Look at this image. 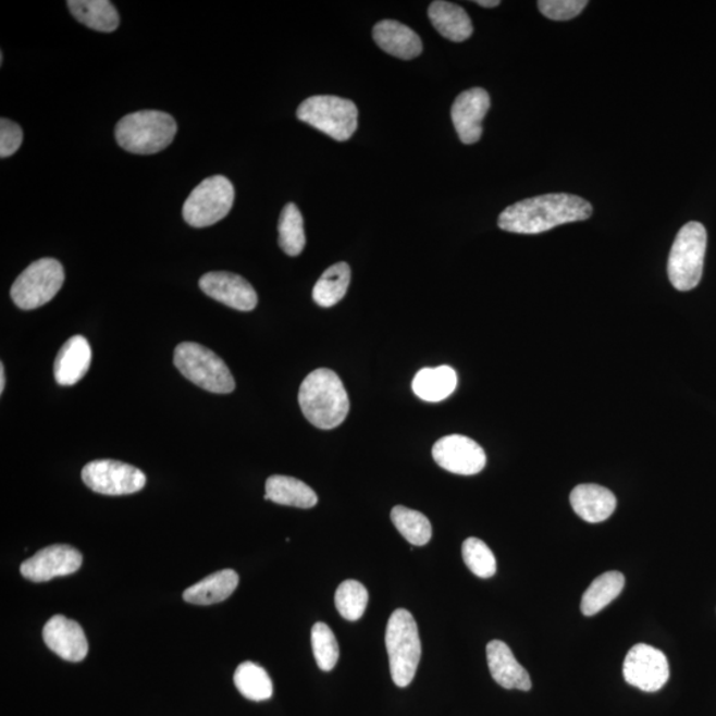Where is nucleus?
Returning a JSON list of instances; mask_svg holds the SVG:
<instances>
[{
	"label": "nucleus",
	"instance_id": "obj_1",
	"mask_svg": "<svg viewBox=\"0 0 716 716\" xmlns=\"http://www.w3.org/2000/svg\"><path fill=\"white\" fill-rule=\"evenodd\" d=\"M592 212V205L581 197L545 194L508 206L499 215L497 224L503 232L535 235L561 224L587 221Z\"/></svg>",
	"mask_w": 716,
	"mask_h": 716
},
{
	"label": "nucleus",
	"instance_id": "obj_2",
	"mask_svg": "<svg viewBox=\"0 0 716 716\" xmlns=\"http://www.w3.org/2000/svg\"><path fill=\"white\" fill-rule=\"evenodd\" d=\"M303 415L314 428L332 430L345 421L349 412L347 390L333 370L320 368L308 374L300 386Z\"/></svg>",
	"mask_w": 716,
	"mask_h": 716
},
{
	"label": "nucleus",
	"instance_id": "obj_3",
	"mask_svg": "<svg viewBox=\"0 0 716 716\" xmlns=\"http://www.w3.org/2000/svg\"><path fill=\"white\" fill-rule=\"evenodd\" d=\"M114 132L120 147L129 153L156 155L173 143L177 123L165 112L139 111L121 119Z\"/></svg>",
	"mask_w": 716,
	"mask_h": 716
},
{
	"label": "nucleus",
	"instance_id": "obj_4",
	"mask_svg": "<svg viewBox=\"0 0 716 716\" xmlns=\"http://www.w3.org/2000/svg\"><path fill=\"white\" fill-rule=\"evenodd\" d=\"M385 642L393 682L398 688H408L416 677L422 654L420 632L410 612H393L387 621Z\"/></svg>",
	"mask_w": 716,
	"mask_h": 716
},
{
	"label": "nucleus",
	"instance_id": "obj_5",
	"mask_svg": "<svg viewBox=\"0 0 716 716\" xmlns=\"http://www.w3.org/2000/svg\"><path fill=\"white\" fill-rule=\"evenodd\" d=\"M707 247V233L700 222H689L672 243L667 274L672 287L681 293L700 284Z\"/></svg>",
	"mask_w": 716,
	"mask_h": 716
},
{
	"label": "nucleus",
	"instance_id": "obj_6",
	"mask_svg": "<svg viewBox=\"0 0 716 716\" xmlns=\"http://www.w3.org/2000/svg\"><path fill=\"white\" fill-rule=\"evenodd\" d=\"M174 363L184 378L203 391L227 394L235 390V381L226 362L203 345L180 344L174 350Z\"/></svg>",
	"mask_w": 716,
	"mask_h": 716
},
{
	"label": "nucleus",
	"instance_id": "obj_7",
	"mask_svg": "<svg viewBox=\"0 0 716 716\" xmlns=\"http://www.w3.org/2000/svg\"><path fill=\"white\" fill-rule=\"evenodd\" d=\"M296 116L340 143L348 141L358 126L355 102L337 96L309 97L297 108Z\"/></svg>",
	"mask_w": 716,
	"mask_h": 716
},
{
	"label": "nucleus",
	"instance_id": "obj_8",
	"mask_svg": "<svg viewBox=\"0 0 716 716\" xmlns=\"http://www.w3.org/2000/svg\"><path fill=\"white\" fill-rule=\"evenodd\" d=\"M235 190L223 175L206 178L184 205V220L192 227L203 229L223 220L232 211Z\"/></svg>",
	"mask_w": 716,
	"mask_h": 716
},
{
	"label": "nucleus",
	"instance_id": "obj_9",
	"mask_svg": "<svg viewBox=\"0 0 716 716\" xmlns=\"http://www.w3.org/2000/svg\"><path fill=\"white\" fill-rule=\"evenodd\" d=\"M64 277L63 266L57 259L36 260L12 284V300L26 311L45 306L63 287Z\"/></svg>",
	"mask_w": 716,
	"mask_h": 716
},
{
	"label": "nucleus",
	"instance_id": "obj_10",
	"mask_svg": "<svg viewBox=\"0 0 716 716\" xmlns=\"http://www.w3.org/2000/svg\"><path fill=\"white\" fill-rule=\"evenodd\" d=\"M82 478L95 493L111 496L136 494L147 484V477L137 467L112 459L85 465Z\"/></svg>",
	"mask_w": 716,
	"mask_h": 716
},
{
	"label": "nucleus",
	"instance_id": "obj_11",
	"mask_svg": "<svg viewBox=\"0 0 716 716\" xmlns=\"http://www.w3.org/2000/svg\"><path fill=\"white\" fill-rule=\"evenodd\" d=\"M622 672L625 681L633 688L655 693L669 681V661L658 649L639 643L625 657Z\"/></svg>",
	"mask_w": 716,
	"mask_h": 716
},
{
	"label": "nucleus",
	"instance_id": "obj_12",
	"mask_svg": "<svg viewBox=\"0 0 716 716\" xmlns=\"http://www.w3.org/2000/svg\"><path fill=\"white\" fill-rule=\"evenodd\" d=\"M433 458L443 470L457 476H476L481 472L487 457L474 440L465 435L443 436L433 447Z\"/></svg>",
	"mask_w": 716,
	"mask_h": 716
},
{
	"label": "nucleus",
	"instance_id": "obj_13",
	"mask_svg": "<svg viewBox=\"0 0 716 716\" xmlns=\"http://www.w3.org/2000/svg\"><path fill=\"white\" fill-rule=\"evenodd\" d=\"M82 566L81 551L71 545L54 544L38 551V554L23 561L21 573L29 581L45 582L75 573Z\"/></svg>",
	"mask_w": 716,
	"mask_h": 716
},
{
	"label": "nucleus",
	"instance_id": "obj_14",
	"mask_svg": "<svg viewBox=\"0 0 716 716\" xmlns=\"http://www.w3.org/2000/svg\"><path fill=\"white\" fill-rule=\"evenodd\" d=\"M199 288L211 299L242 312H250L258 305L257 291L245 277L232 272H209L200 277Z\"/></svg>",
	"mask_w": 716,
	"mask_h": 716
},
{
	"label": "nucleus",
	"instance_id": "obj_15",
	"mask_svg": "<svg viewBox=\"0 0 716 716\" xmlns=\"http://www.w3.org/2000/svg\"><path fill=\"white\" fill-rule=\"evenodd\" d=\"M491 106L490 95L483 88H471L460 94L452 107V119L460 141L477 144L482 137L483 120Z\"/></svg>",
	"mask_w": 716,
	"mask_h": 716
},
{
	"label": "nucleus",
	"instance_id": "obj_16",
	"mask_svg": "<svg viewBox=\"0 0 716 716\" xmlns=\"http://www.w3.org/2000/svg\"><path fill=\"white\" fill-rule=\"evenodd\" d=\"M42 640L51 652L70 663H81L87 657L89 645L83 628L62 615L47 621Z\"/></svg>",
	"mask_w": 716,
	"mask_h": 716
},
{
	"label": "nucleus",
	"instance_id": "obj_17",
	"mask_svg": "<svg viewBox=\"0 0 716 716\" xmlns=\"http://www.w3.org/2000/svg\"><path fill=\"white\" fill-rule=\"evenodd\" d=\"M487 664L494 681L507 690L530 691L532 689L531 677L521 666L508 647L507 643L494 640L485 649Z\"/></svg>",
	"mask_w": 716,
	"mask_h": 716
},
{
	"label": "nucleus",
	"instance_id": "obj_18",
	"mask_svg": "<svg viewBox=\"0 0 716 716\" xmlns=\"http://www.w3.org/2000/svg\"><path fill=\"white\" fill-rule=\"evenodd\" d=\"M90 362L92 349L88 340L81 335L71 337L54 360V380L62 386L76 385L88 373Z\"/></svg>",
	"mask_w": 716,
	"mask_h": 716
},
{
	"label": "nucleus",
	"instance_id": "obj_19",
	"mask_svg": "<svg viewBox=\"0 0 716 716\" xmlns=\"http://www.w3.org/2000/svg\"><path fill=\"white\" fill-rule=\"evenodd\" d=\"M573 511L588 523H601L616 511L617 499L610 490L598 484H579L570 493Z\"/></svg>",
	"mask_w": 716,
	"mask_h": 716
},
{
	"label": "nucleus",
	"instance_id": "obj_20",
	"mask_svg": "<svg viewBox=\"0 0 716 716\" xmlns=\"http://www.w3.org/2000/svg\"><path fill=\"white\" fill-rule=\"evenodd\" d=\"M373 39L382 51L403 60L416 59L423 51L420 36L397 21H382L375 24Z\"/></svg>",
	"mask_w": 716,
	"mask_h": 716
},
{
	"label": "nucleus",
	"instance_id": "obj_21",
	"mask_svg": "<svg viewBox=\"0 0 716 716\" xmlns=\"http://www.w3.org/2000/svg\"><path fill=\"white\" fill-rule=\"evenodd\" d=\"M429 20L443 38L460 42L474 33L469 14L460 5L436 0L430 4Z\"/></svg>",
	"mask_w": 716,
	"mask_h": 716
},
{
	"label": "nucleus",
	"instance_id": "obj_22",
	"mask_svg": "<svg viewBox=\"0 0 716 716\" xmlns=\"http://www.w3.org/2000/svg\"><path fill=\"white\" fill-rule=\"evenodd\" d=\"M239 584V576L233 569H223L197 584L187 588L184 592L186 603L194 605H212L227 600Z\"/></svg>",
	"mask_w": 716,
	"mask_h": 716
},
{
	"label": "nucleus",
	"instance_id": "obj_23",
	"mask_svg": "<svg viewBox=\"0 0 716 716\" xmlns=\"http://www.w3.org/2000/svg\"><path fill=\"white\" fill-rule=\"evenodd\" d=\"M266 501L276 505L312 508L318 505V495L299 479L285 476H272L266 482Z\"/></svg>",
	"mask_w": 716,
	"mask_h": 716
},
{
	"label": "nucleus",
	"instance_id": "obj_24",
	"mask_svg": "<svg viewBox=\"0 0 716 716\" xmlns=\"http://www.w3.org/2000/svg\"><path fill=\"white\" fill-rule=\"evenodd\" d=\"M458 375L450 367L424 368L412 380V392L428 403H441L457 390Z\"/></svg>",
	"mask_w": 716,
	"mask_h": 716
},
{
	"label": "nucleus",
	"instance_id": "obj_25",
	"mask_svg": "<svg viewBox=\"0 0 716 716\" xmlns=\"http://www.w3.org/2000/svg\"><path fill=\"white\" fill-rule=\"evenodd\" d=\"M69 9L76 20L100 33L116 32L120 15L108 0H70Z\"/></svg>",
	"mask_w": 716,
	"mask_h": 716
},
{
	"label": "nucleus",
	"instance_id": "obj_26",
	"mask_svg": "<svg viewBox=\"0 0 716 716\" xmlns=\"http://www.w3.org/2000/svg\"><path fill=\"white\" fill-rule=\"evenodd\" d=\"M625 587V576L617 570H610L604 575L598 576L588 588L584 596L581 600L582 615L588 617L597 615L608 606L612 601H615Z\"/></svg>",
	"mask_w": 716,
	"mask_h": 716
},
{
	"label": "nucleus",
	"instance_id": "obj_27",
	"mask_svg": "<svg viewBox=\"0 0 716 716\" xmlns=\"http://www.w3.org/2000/svg\"><path fill=\"white\" fill-rule=\"evenodd\" d=\"M350 283V267L347 263H336L321 275L313 287V300L320 307L336 306L347 295Z\"/></svg>",
	"mask_w": 716,
	"mask_h": 716
},
{
	"label": "nucleus",
	"instance_id": "obj_28",
	"mask_svg": "<svg viewBox=\"0 0 716 716\" xmlns=\"http://www.w3.org/2000/svg\"><path fill=\"white\" fill-rule=\"evenodd\" d=\"M234 683L243 696L254 702L270 700L274 694V684L269 672L251 661L236 667Z\"/></svg>",
	"mask_w": 716,
	"mask_h": 716
},
{
	"label": "nucleus",
	"instance_id": "obj_29",
	"mask_svg": "<svg viewBox=\"0 0 716 716\" xmlns=\"http://www.w3.org/2000/svg\"><path fill=\"white\" fill-rule=\"evenodd\" d=\"M279 246L289 257H297L305 250V220L294 203L285 205L279 220Z\"/></svg>",
	"mask_w": 716,
	"mask_h": 716
},
{
	"label": "nucleus",
	"instance_id": "obj_30",
	"mask_svg": "<svg viewBox=\"0 0 716 716\" xmlns=\"http://www.w3.org/2000/svg\"><path fill=\"white\" fill-rule=\"evenodd\" d=\"M391 518L397 531L412 545H427L433 536L430 520L423 514L404 506L392 509Z\"/></svg>",
	"mask_w": 716,
	"mask_h": 716
},
{
	"label": "nucleus",
	"instance_id": "obj_31",
	"mask_svg": "<svg viewBox=\"0 0 716 716\" xmlns=\"http://www.w3.org/2000/svg\"><path fill=\"white\" fill-rule=\"evenodd\" d=\"M369 593L367 588L356 580L342 582L335 594L336 608L348 621L360 620L367 610Z\"/></svg>",
	"mask_w": 716,
	"mask_h": 716
},
{
	"label": "nucleus",
	"instance_id": "obj_32",
	"mask_svg": "<svg viewBox=\"0 0 716 716\" xmlns=\"http://www.w3.org/2000/svg\"><path fill=\"white\" fill-rule=\"evenodd\" d=\"M462 556L467 568L478 578L490 579L496 573V558L493 551L481 539L465 540Z\"/></svg>",
	"mask_w": 716,
	"mask_h": 716
},
{
	"label": "nucleus",
	"instance_id": "obj_33",
	"mask_svg": "<svg viewBox=\"0 0 716 716\" xmlns=\"http://www.w3.org/2000/svg\"><path fill=\"white\" fill-rule=\"evenodd\" d=\"M311 641L318 666L323 671H331L337 665L340 657L335 633L326 624L318 622L313 625Z\"/></svg>",
	"mask_w": 716,
	"mask_h": 716
},
{
	"label": "nucleus",
	"instance_id": "obj_34",
	"mask_svg": "<svg viewBox=\"0 0 716 716\" xmlns=\"http://www.w3.org/2000/svg\"><path fill=\"white\" fill-rule=\"evenodd\" d=\"M587 0H540L538 8L551 21L564 22L579 16L587 8Z\"/></svg>",
	"mask_w": 716,
	"mask_h": 716
},
{
	"label": "nucleus",
	"instance_id": "obj_35",
	"mask_svg": "<svg viewBox=\"0 0 716 716\" xmlns=\"http://www.w3.org/2000/svg\"><path fill=\"white\" fill-rule=\"evenodd\" d=\"M22 143V127L10 120H0V157L5 159V157L16 153Z\"/></svg>",
	"mask_w": 716,
	"mask_h": 716
},
{
	"label": "nucleus",
	"instance_id": "obj_36",
	"mask_svg": "<svg viewBox=\"0 0 716 716\" xmlns=\"http://www.w3.org/2000/svg\"><path fill=\"white\" fill-rule=\"evenodd\" d=\"M476 3L478 5H482V8H485V9L497 8V5L501 4L499 0H478V2H476Z\"/></svg>",
	"mask_w": 716,
	"mask_h": 716
},
{
	"label": "nucleus",
	"instance_id": "obj_37",
	"mask_svg": "<svg viewBox=\"0 0 716 716\" xmlns=\"http://www.w3.org/2000/svg\"><path fill=\"white\" fill-rule=\"evenodd\" d=\"M5 386V375H4V366L0 363V393L4 392Z\"/></svg>",
	"mask_w": 716,
	"mask_h": 716
}]
</instances>
